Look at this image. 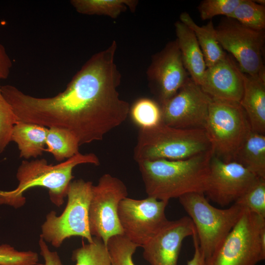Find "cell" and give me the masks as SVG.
Returning a JSON list of instances; mask_svg holds the SVG:
<instances>
[{
    "label": "cell",
    "mask_w": 265,
    "mask_h": 265,
    "mask_svg": "<svg viewBox=\"0 0 265 265\" xmlns=\"http://www.w3.org/2000/svg\"><path fill=\"white\" fill-rule=\"evenodd\" d=\"M200 86L212 98L239 103L244 90L243 73L227 54L207 68Z\"/></svg>",
    "instance_id": "2e32d148"
},
{
    "label": "cell",
    "mask_w": 265,
    "mask_h": 265,
    "mask_svg": "<svg viewBox=\"0 0 265 265\" xmlns=\"http://www.w3.org/2000/svg\"><path fill=\"white\" fill-rule=\"evenodd\" d=\"M175 28L184 66L190 78L200 86L207 67L197 39L192 30L180 21L175 23Z\"/></svg>",
    "instance_id": "ac0fdd59"
},
{
    "label": "cell",
    "mask_w": 265,
    "mask_h": 265,
    "mask_svg": "<svg viewBox=\"0 0 265 265\" xmlns=\"http://www.w3.org/2000/svg\"><path fill=\"white\" fill-rule=\"evenodd\" d=\"M168 204L151 197L123 199L118 211L123 235L142 247L168 221L165 212Z\"/></svg>",
    "instance_id": "8fae6325"
},
{
    "label": "cell",
    "mask_w": 265,
    "mask_h": 265,
    "mask_svg": "<svg viewBox=\"0 0 265 265\" xmlns=\"http://www.w3.org/2000/svg\"><path fill=\"white\" fill-rule=\"evenodd\" d=\"M241 0H205L198 5V9L201 18L211 20L218 15L228 17Z\"/></svg>",
    "instance_id": "4dcf8cb0"
},
{
    "label": "cell",
    "mask_w": 265,
    "mask_h": 265,
    "mask_svg": "<svg viewBox=\"0 0 265 265\" xmlns=\"http://www.w3.org/2000/svg\"><path fill=\"white\" fill-rule=\"evenodd\" d=\"M212 150L190 158L138 162L148 197L168 201L189 193L205 194Z\"/></svg>",
    "instance_id": "7a4b0ae2"
},
{
    "label": "cell",
    "mask_w": 265,
    "mask_h": 265,
    "mask_svg": "<svg viewBox=\"0 0 265 265\" xmlns=\"http://www.w3.org/2000/svg\"><path fill=\"white\" fill-rule=\"evenodd\" d=\"M92 183L82 179L70 183L67 192L66 206L61 215L54 211L46 217L41 226L40 237L55 248L71 237L78 236L92 242L89 224V209L92 195Z\"/></svg>",
    "instance_id": "ba28073f"
},
{
    "label": "cell",
    "mask_w": 265,
    "mask_h": 265,
    "mask_svg": "<svg viewBox=\"0 0 265 265\" xmlns=\"http://www.w3.org/2000/svg\"><path fill=\"white\" fill-rule=\"evenodd\" d=\"M211 99L190 77L173 97L160 105L162 123L180 129H204Z\"/></svg>",
    "instance_id": "7c38bea8"
},
{
    "label": "cell",
    "mask_w": 265,
    "mask_h": 265,
    "mask_svg": "<svg viewBox=\"0 0 265 265\" xmlns=\"http://www.w3.org/2000/svg\"><path fill=\"white\" fill-rule=\"evenodd\" d=\"M112 265H135L132 256L140 247L124 235L110 238L106 244Z\"/></svg>",
    "instance_id": "4316f807"
},
{
    "label": "cell",
    "mask_w": 265,
    "mask_h": 265,
    "mask_svg": "<svg viewBox=\"0 0 265 265\" xmlns=\"http://www.w3.org/2000/svg\"><path fill=\"white\" fill-rule=\"evenodd\" d=\"M235 204L265 218V179L260 178Z\"/></svg>",
    "instance_id": "83f0119b"
},
{
    "label": "cell",
    "mask_w": 265,
    "mask_h": 265,
    "mask_svg": "<svg viewBox=\"0 0 265 265\" xmlns=\"http://www.w3.org/2000/svg\"><path fill=\"white\" fill-rule=\"evenodd\" d=\"M192 237L193 240L194 252L192 258L187 261L186 265H206V259L199 248L195 231Z\"/></svg>",
    "instance_id": "836d02e7"
},
{
    "label": "cell",
    "mask_w": 265,
    "mask_h": 265,
    "mask_svg": "<svg viewBox=\"0 0 265 265\" xmlns=\"http://www.w3.org/2000/svg\"><path fill=\"white\" fill-rule=\"evenodd\" d=\"M265 259V218L244 209L206 265H256Z\"/></svg>",
    "instance_id": "5b68a950"
},
{
    "label": "cell",
    "mask_w": 265,
    "mask_h": 265,
    "mask_svg": "<svg viewBox=\"0 0 265 265\" xmlns=\"http://www.w3.org/2000/svg\"><path fill=\"white\" fill-rule=\"evenodd\" d=\"M40 254L44 260L43 265H63L56 252L52 251L49 248L46 241L40 237L39 241Z\"/></svg>",
    "instance_id": "1f68e13d"
},
{
    "label": "cell",
    "mask_w": 265,
    "mask_h": 265,
    "mask_svg": "<svg viewBox=\"0 0 265 265\" xmlns=\"http://www.w3.org/2000/svg\"><path fill=\"white\" fill-rule=\"evenodd\" d=\"M215 30L220 46L235 58L242 73L265 77V30L246 27L228 17L221 21Z\"/></svg>",
    "instance_id": "30bf717a"
},
{
    "label": "cell",
    "mask_w": 265,
    "mask_h": 265,
    "mask_svg": "<svg viewBox=\"0 0 265 265\" xmlns=\"http://www.w3.org/2000/svg\"><path fill=\"white\" fill-rule=\"evenodd\" d=\"M244 90L239 102L251 130L265 133V77L243 73Z\"/></svg>",
    "instance_id": "e0dca14e"
},
{
    "label": "cell",
    "mask_w": 265,
    "mask_h": 265,
    "mask_svg": "<svg viewBox=\"0 0 265 265\" xmlns=\"http://www.w3.org/2000/svg\"><path fill=\"white\" fill-rule=\"evenodd\" d=\"M195 231L187 216L168 220L142 246L144 259L150 265H177L183 241Z\"/></svg>",
    "instance_id": "9a60e30c"
},
{
    "label": "cell",
    "mask_w": 265,
    "mask_h": 265,
    "mask_svg": "<svg viewBox=\"0 0 265 265\" xmlns=\"http://www.w3.org/2000/svg\"><path fill=\"white\" fill-rule=\"evenodd\" d=\"M129 113L133 122L140 129L152 128L162 122L160 105L149 98L137 100L130 107Z\"/></svg>",
    "instance_id": "d4e9b609"
},
{
    "label": "cell",
    "mask_w": 265,
    "mask_h": 265,
    "mask_svg": "<svg viewBox=\"0 0 265 265\" xmlns=\"http://www.w3.org/2000/svg\"><path fill=\"white\" fill-rule=\"evenodd\" d=\"M45 151L51 153L57 161L62 162L79 152V141L74 134L67 129L48 128Z\"/></svg>",
    "instance_id": "603a6c76"
},
{
    "label": "cell",
    "mask_w": 265,
    "mask_h": 265,
    "mask_svg": "<svg viewBox=\"0 0 265 265\" xmlns=\"http://www.w3.org/2000/svg\"><path fill=\"white\" fill-rule=\"evenodd\" d=\"M48 128L36 124L19 121L14 126L11 141L17 145L20 157L28 159L42 156Z\"/></svg>",
    "instance_id": "d6986e66"
},
{
    "label": "cell",
    "mask_w": 265,
    "mask_h": 265,
    "mask_svg": "<svg viewBox=\"0 0 265 265\" xmlns=\"http://www.w3.org/2000/svg\"><path fill=\"white\" fill-rule=\"evenodd\" d=\"M136 0H72L70 3L79 13L104 15L117 18L129 9L134 12L138 4Z\"/></svg>",
    "instance_id": "7402d4cb"
},
{
    "label": "cell",
    "mask_w": 265,
    "mask_h": 265,
    "mask_svg": "<svg viewBox=\"0 0 265 265\" xmlns=\"http://www.w3.org/2000/svg\"><path fill=\"white\" fill-rule=\"evenodd\" d=\"M204 129L213 155L225 162L234 161L251 131L239 103L212 98Z\"/></svg>",
    "instance_id": "8992f818"
},
{
    "label": "cell",
    "mask_w": 265,
    "mask_h": 265,
    "mask_svg": "<svg viewBox=\"0 0 265 265\" xmlns=\"http://www.w3.org/2000/svg\"><path fill=\"white\" fill-rule=\"evenodd\" d=\"M117 48L113 41L93 54L56 96L35 97L9 84L1 87V93L19 121L67 129L80 145L102 140L126 120L130 108L117 90L122 77Z\"/></svg>",
    "instance_id": "6da1fadb"
},
{
    "label": "cell",
    "mask_w": 265,
    "mask_h": 265,
    "mask_svg": "<svg viewBox=\"0 0 265 265\" xmlns=\"http://www.w3.org/2000/svg\"><path fill=\"white\" fill-rule=\"evenodd\" d=\"M128 197L127 188L119 179L105 174L92 186L89 209L91 235L101 239L106 245L111 237L123 235L118 217L120 202Z\"/></svg>",
    "instance_id": "9c48e42d"
},
{
    "label": "cell",
    "mask_w": 265,
    "mask_h": 265,
    "mask_svg": "<svg viewBox=\"0 0 265 265\" xmlns=\"http://www.w3.org/2000/svg\"><path fill=\"white\" fill-rule=\"evenodd\" d=\"M18 122L11 106L3 97L0 86V153L12 141L13 129Z\"/></svg>",
    "instance_id": "f1b7e54d"
},
{
    "label": "cell",
    "mask_w": 265,
    "mask_h": 265,
    "mask_svg": "<svg viewBox=\"0 0 265 265\" xmlns=\"http://www.w3.org/2000/svg\"><path fill=\"white\" fill-rule=\"evenodd\" d=\"M180 21L193 32L202 52L207 68L212 66L226 55L218 41L215 27L211 20L206 25L199 26L188 13L184 12L180 14Z\"/></svg>",
    "instance_id": "ffe728a7"
},
{
    "label": "cell",
    "mask_w": 265,
    "mask_h": 265,
    "mask_svg": "<svg viewBox=\"0 0 265 265\" xmlns=\"http://www.w3.org/2000/svg\"><path fill=\"white\" fill-rule=\"evenodd\" d=\"M228 18L246 27L263 30L265 28V5L255 0H241Z\"/></svg>",
    "instance_id": "cb8c5ba5"
},
{
    "label": "cell",
    "mask_w": 265,
    "mask_h": 265,
    "mask_svg": "<svg viewBox=\"0 0 265 265\" xmlns=\"http://www.w3.org/2000/svg\"><path fill=\"white\" fill-rule=\"evenodd\" d=\"M71 258L76 265H112L106 245L94 237L92 242L74 250Z\"/></svg>",
    "instance_id": "484cf974"
},
{
    "label": "cell",
    "mask_w": 265,
    "mask_h": 265,
    "mask_svg": "<svg viewBox=\"0 0 265 265\" xmlns=\"http://www.w3.org/2000/svg\"><path fill=\"white\" fill-rule=\"evenodd\" d=\"M234 161L258 177L265 179V135L251 130L239 148Z\"/></svg>",
    "instance_id": "44dd1931"
},
{
    "label": "cell",
    "mask_w": 265,
    "mask_h": 265,
    "mask_svg": "<svg viewBox=\"0 0 265 265\" xmlns=\"http://www.w3.org/2000/svg\"><path fill=\"white\" fill-rule=\"evenodd\" d=\"M38 261L35 252L18 251L6 244L0 245V265H36Z\"/></svg>",
    "instance_id": "f546056e"
},
{
    "label": "cell",
    "mask_w": 265,
    "mask_h": 265,
    "mask_svg": "<svg viewBox=\"0 0 265 265\" xmlns=\"http://www.w3.org/2000/svg\"><path fill=\"white\" fill-rule=\"evenodd\" d=\"M260 178L235 161L225 162L213 155L205 193L213 202L226 207L235 203Z\"/></svg>",
    "instance_id": "4fadbf2b"
},
{
    "label": "cell",
    "mask_w": 265,
    "mask_h": 265,
    "mask_svg": "<svg viewBox=\"0 0 265 265\" xmlns=\"http://www.w3.org/2000/svg\"><path fill=\"white\" fill-rule=\"evenodd\" d=\"M179 200L194 224L199 248L206 260L236 224L243 209L235 203L228 208H217L203 193H187Z\"/></svg>",
    "instance_id": "52a82bcc"
},
{
    "label": "cell",
    "mask_w": 265,
    "mask_h": 265,
    "mask_svg": "<svg viewBox=\"0 0 265 265\" xmlns=\"http://www.w3.org/2000/svg\"><path fill=\"white\" fill-rule=\"evenodd\" d=\"M12 62L4 47L0 43V79H7L10 73Z\"/></svg>",
    "instance_id": "d6a6232c"
},
{
    "label": "cell",
    "mask_w": 265,
    "mask_h": 265,
    "mask_svg": "<svg viewBox=\"0 0 265 265\" xmlns=\"http://www.w3.org/2000/svg\"><path fill=\"white\" fill-rule=\"evenodd\" d=\"M146 74L160 105L178 92L190 77L184 66L176 40L168 42L152 56Z\"/></svg>",
    "instance_id": "5bb4252c"
},
{
    "label": "cell",
    "mask_w": 265,
    "mask_h": 265,
    "mask_svg": "<svg viewBox=\"0 0 265 265\" xmlns=\"http://www.w3.org/2000/svg\"><path fill=\"white\" fill-rule=\"evenodd\" d=\"M81 164L98 165L100 161L93 153H80L55 165L48 164L45 159L23 160L16 173L18 186L10 191L0 190V205L19 208L26 203V199L24 196L26 191L31 188L41 187L48 190L51 202L59 207L67 197L68 186L74 178V168Z\"/></svg>",
    "instance_id": "3957f363"
},
{
    "label": "cell",
    "mask_w": 265,
    "mask_h": 265,
    "mask_svg": "<svg viewBox=\"0 0 265 265\" xmlns=\"http://www.w3.org/2000/svg\"><path fill=\"white\" fill-rule=\"evenodd\" d=\"M212 150L204 129H180L162 122L140 129L133 157L138 162L164 159H185Z\"/></svg>",
    "instance_id": "277c9868"
}]
</instances>
